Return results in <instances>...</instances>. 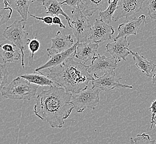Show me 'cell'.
Listing matches in <instances>:
<instances>
[{"mask_svg":"<svg viewBox=\"0 0 156 144\" xmlns=\"http://www.w3.org/2000/svg\"><path fill=\"white\" fill-rule=\"evenodd\" d=\"M155 124V125H156V123H155V124Z\"/></svg>","mask_w":156,"mask_h":144,"instance_id":"36","label":"cell"},{"mask_svg":"<svg viewBox=\"0 0 156 144\" xmlns=\"http://www.w3.org/2000/svg\"><path fill=\"white\" fill-rule=\"evenodd\" d=\"M9 74L7 70L6 64L0 65V89L3 88L8 83V77Z\"/></svg>","mask_w":156,"mask_h":144,"instance_id":"25","label":"cell"},{"mask_svg":"<svg viewBox=\"0 0 156 144\" xmlns=\"http://www.w3.org/2000/svg\"><path fill=\"white\" fill-rule=\"evenodd\" d=\"M120 0H109V5L108 9L103 12H100L99 16L101 20L107 24L111 25L112 22L113 16L117 9L119 2Z\"/></svg>","mask_w":156,"mask_h":144,"instance_id":"21","label":"cell"},{"mask_svg":"<svg viewBox=\"0 0 156 144\" xmlns=\"http://www.w3.org/2000/svg\"><path fill=\"white\" fill-rule=\"evenodd\" d=\"M30 16L33 18L40 20V21H42L43 23L49 25V26H51L53 24V17L51 16H45V17H37V16L33 15L32 14H30Z\"/></svg>","mask_w":156,"mask_h":144,"instance_id":"30","label":"cell"},{"mask_svg":"<svg viewBox=\"0 0 156 144\" xmlns=\"http://www.w3.org/2000/svg\"><path fill=\"white\" fill-rule=\"evenodd\" d=\"M1 57L2 59L4 64L7 63H12L15 60L22 59V56L19 53L18 50L15 52H6L1 49Z\"/></svg>","mask_w":156,"mask_h":144,"instance_id":"23","label":"cell"},{"mask_svg":"<svg viewBox=\"0 0 156 144\" xmlns=\"http://www.w3.org/2000/svg\"><path fill=\"white\" fill-rule=\"evenodd\" d=\"M40 46H41L40 42L38 41V39H37V37L33 39H30L28 43V49L31 53V60L30 62L31 64L33 62V57L34 54L39 50Z\"/></svg>","mask_w":156,"mask_h":144,"instance_id":"26","label":"cell"},{"mask_svg":"<svg viewBox=\"0 0 156 144\" xmlns=\"http://www.w3.org/2000/svg\"><path fill=\"white\" fill-rule=\"evenodd\" d=\"M151 77H152V84L156 83V64L155 67H154L152 71L151 72Z\"/></svg>","mask_w":156,"mask_h":144,"instance_id":"33","label":"cell"},{"mask_svg":"<svg viewBox=\"0 0 156 144\" xmlns=\"http://www.w3.org/2000/svg\"><path fill=\"white\" fill-rule=\"evenodd\" d=\"M132 54L136 66L141 70L142 73H145L147 77H151V72L152 71L156 64L152 61L148 60L146 58L137 52H134L130 51Z\"/></svg>","mask_w":156,"mask_h":144,"instance_id":"18","label":"cell"},{"mask_svg":"<svg viewBox=\"0 0 156 144\" xmlns=\"http://www.w3.org/2000/svg\"><path fill=\"white\" fill-rule=\"evenodd\" d=\"M82 11L87 17H91L97 11L103 12L108 9L109 0H83Z\"/></svg>","mask_w":156,"mask_h":144,"instance_id":"17","label":"cell"},{"mask_svg":"<svg viewBox=\"0 0 156 144\" xmlns=\"http://www.w3.org/2000/svg\"><path fill=\"white\" fill-rule=\"evenodd\" d=\"M127 37H122L115 39L114 42L108 43L106 46V52L112 56L117 63L120 62L121 59L126 61V57L131 54L129 49V43L127 41Z\"/></svg>","mask_w":156,"mask_h":144,"instance_id":"11","label":"cell"},{"mask_svg":"<svg viewBox=\"0 0 156 144\" xmlns=\"http://www.w3.org/2000/svg\"><path fill=\"white\" fill-rule=\"evenodd\" d=\"M18 48L13 44H8V43H3L1 45V49L6 52H15L17 50Z\"/></svg>","mask_w":156,"mask_h":144,"instance_id":"31","label":"cell"},{"mask_svg":"<svg viewBox=\"0 0 156 144\" xmlns=\"http://www.w3.org/2000/svg\"><path fill=\"white\" fill-rule=\"evenodd\" d=\"M78 42L75 43L72 47L66 50V51L59 53H54L51 52H48V56L49 57V60L47 63L42 66L39 67L35 69V72H38L41 71L43 69H49L51 68L58 66L63 63L68 58L70 57L71 54L74 53Z\"/></svg>","mask_w":156,"mask_h":144,"instance_id":"13","label":"cell"},{"mask_svg":"<svg viewBox=\"0 0 156 144\" xmlns=\"http://www.w3.org/2000/svg\"><path fill=\"white\" fill-rule=\"evenodd\" d=\"M38 1V0H32V1H31V2H35V1Z\"/></svg>","mask_w":156,"mask_h":144,"instance_id":"35","label":"cell"},{"mask_svg":"<svg viewBox=\"0 0 156 144\" xmlns=\"http://www.w3.org/2000/svg\"><path fill=\"white\" fill-rule=\"evenodd\" d=\"M42 2V6H43L45 9L47 14L51 16H63L66 18L69 27L72 28L73 26L71 23L72 19L66 14L62 9L63 4L58 0H41Z\"/></svg>","mask_w":156,"mask_h":144,"instance_id":"16","label":"cell"},{"mask_svg":"<svg viewBox=\"0 0 156 144\" xmlns=\"http://www.w3.org/2000/svg\"><path fill=\"white\" fill-rule=\"evenodd\" d=\"M146 16L142 15L138 18L134 17L120 24L118 27L119 33L115 37V39L125 36L128 37L131 35H137V31L141 24L146 22Z\"/></svg>","mask_w":156,"mask_h":144,"instance_id":"12","label":"cell"},{"mask_svg":"<svg viewBox=\"0 0 156 144\" xmlns=\"http://www.w3.org/2000/svg\"><path fill=\"white\" fill-rule=\"evenodd\" d=\"M26 22L23 20H16L4 30L3 36L5 38L17 47L22 53V67L24 68V50L30 39L28 38V33L24 30Z\"/></svg>","mask_w":156,"mask_h":144,"instance_id":"4","label":"cell"},{"mask_svg":"<svg viewBox=\"0 0 156 144\" xmlns=\"http://www.w3.org/2000/svg\"><path fill=\"white\" fill-rule=\"evenodd\" d=\"M53 24H57L60 28H66V27L63 24L62 21L58 16H54L53 18Z\"/></svg>","mask_w":156,"mask_h":144,"instance_id":"32","label":"cell"},{"mask_svg":"<svg viewBox=\"0 0 156 144\" xmlns=\"http://www.w3.org/2000/svg\"><path fill=\"white\" fill-rule=\"evenodd\" d=\"M30 0H9V6L21 15L22 20L27 21L30 6Z\"/></svg>","mask_w":156,"mask_h":144,"instance_id":"20","label":"cell"},{"mask_svg":"<svg viewBox=\"0 0 156 144\" xmlns=\"http://www.w3.org/2000/svg\"><path fill=\"white\" fill-rule=\"evenodd\" d=\"M88 67L69 57L60 65L49 68L48 76L55 85L64 88L67 92L79 93L95 80L88 71Z\"/></svg>","mask_w":156,"mask_h":144,"instance_id":"2","label":"cell"},{"mask_svg":"<svg viewBox=\"0 0 156 144\" xmlns=\"http://www.w3.org/2000/svg\"><path fill=\"white\" fill-rule=\"evenodd\" d=\"M74 44L71 34L65 35L58 31L55 37L51 39V47L47 51L54 53L62 52L72 47Z\"/></svg>","mask_w":156,"mask_h":144,"instance_id":"15","label":"cell"},{"mask_svg":"<svg viewBox=\"0 0 156 144\" xmlns=\"http://www.w3.org/2000/svg\"><path fill=\"white\" fill-rule=\"evenodd\" d=\"M39 85H33L24 78L18 77L1 90L6 99L30 100L35 96Z\"/></svg>","mask_w":156,"mask_h":144,"instance_id":"3","label":"cell"},{"mask_svg":"<svg viewBox=\"0 0 156 144\" xmlns=\"http://www.w3.org/2000/svg\"><path fill=\"white\" fill-rule=\"evenodd\" d=\"M122 78L116 77L115 70H110L107 72L101 77L97 78L92 81V85L99 88L102 91L108 92L115 88L132 89L133 86L121 83L120 80Z\"/></svg>","mask_w":156,"mask_h":144,"instance_id":"9","label":"cell"},{"mask_svg":"<svg viewBox=\"0 0 156 144\" xmlns=\"http://www.w3.org/2000/svg\"><path fill=\"white\" fill-rule=\"evenodd\" d=\"M88 71L94 78L101 77L107 72L117 68V62L113 58L101 56L100 53L94 57L91 64L88 66Z\"/></svg>","mask_w":156,"mask_h":144,"instance_id":"7","label":"cell"},{"mask_svg":"<svg viewBox=\"0 0 156 144\" xmlns=\"http://www.w3.org/2000/svg\"><path fill=\"white\" fill-rule=\"evenodd\" d=\"M101 89L99 88L88 87L78 93H72L71 103L77 113H82L87 108L95 109L100 102L99 94Z\"/></svg>","mask_w":156,"mask_h":144,"instance_id":"5","label":"cell"},{"mask_svg":"<svg viewBox=\"0 0 156 144\" xmlns=\"http://www.w3.org/2000/svg\"><path fill=\"white\" fill-rule=\"evenodd\" d=\"M3 1L4 4H5V7H9V0H3Z\"/></svg>","mask_w":156,"mask_h":144,"instance_id":"34","label":"cell"},{"mask_svg":"<svg viewBox=\"0 0 156 144\" xmlns=\"http://www.w3.org/2000/svg\"><path fill=\"white\" fill-rule=\"evenodd\" d=\"M73 94L57 85L43 90L37 96L34 113L52 128H62L72 113L74 106L71 103Z\"/></svg>","mask_w":156,"mask_h":144,"instance_id":"1","label":"cell"},{"mask_svg":"<svg viewBox=\"0 0 156 144\" xmlns=\"http://www.w3.org/2000/svg\"><path fill=\"white\" fill-rule=\"evenodd\" d=\"M13 10L11 7L1 8L0 9V25L6 23L11 17Z\"/></svg>","mask_w":156,"mask_h":144,"instance_id":"24","label":"cell"},{"mask_svg":"<svg viewBox=\"0 0 156 144\" xmlns=\"http://www.w3.org/2000/svg\"><path fill=\"white\" fill-rule=\"evenodd\" d=\"M62 3L63 5L72 7L74 9L80 8L81 10L84 7L83 0H64Z\"/></svg>","mask_w":156,"mask_h":144,"instance_id":"28","label":"cell"},{"mask_svg":"<svg viewBox=\"0 0 156 144\" xmlns=\"http://www.w3.org/2000/svg\"><path fill=\"white\" fill-rule=\"evenodd\" d=\"M37 73L35 72L34 73L25 74L21 75V77L24 78L32 84H34L39 86H49L51 87L55 85L54 81L42 72H38Z\"/></svg>","mask_w":156,"mask_h":144,"instance_id":"19","label":"cell"},{"mask_svg":"<svg viewBox=\"0 0 156 144\" xmlns=\"http://www.w3.org/2000/svg\"><path fill=\"white\" fill-rule=\"evenodd\" d=\"M99 47V43L89 42L78 43L73 57L79 59L87 63L89 60H93L95 57Z\"/></svg>","mask_w":156,"mask_h":144,"instance_id":"14","label":"cell"},{"mask_svg":"<svg viewBox=\"0 0 156 144\" xmlns=\"http://www.w3.org/2000/svg\"><path fill=\"white\" fill-rule=\"evenodd\" d=\"M147 7L148 16L152 19L156 20V0H148Z\"/></svg>","mask_w":156,"mask_h":144,"instance_id":"27","label":"cell"},{"mask_svg":"<svg viewBox=\"0 0 156 144\" xmlns=\"http://www.w3.org/2000/svg\"><path fill=\"white\" fill-rule=\"evenodd\" d=\"M73 32L78 43L90 42L89 36L92 30L89 20L80 8L74 9L72 11Z\"/></svg>","mask_w":156,"mask_h":144,"instance_id":"6","label":"cell"},{"mask_svg":"<svg viewBox=\"0 0 156 144\" xmlns=\"http://www.w3.org/2000/svg\"><path fill=\"white\" fill-rule=\"evenodd\" d=\"M130 144H156V140H152L150 136L146 133L137 134L135 138L129 139Z\"/></svg>","mask_w":156,"mask_h":144,"instance_id":"22","label":"cell"},{"mask_svg":"<svg viewBox=\"0 0 156 144\" xmlns=\"http://www.w3.org/2000/svg\"><path fill=\"white\" fill-rule=\"evenodd\" d=\"M114 33V28L111 25L97 18L92 27L89 39L92 43H100L112 39Z\"/></svg>","mask_w":156,"mask_h":144,"instance_id":"8","label":"cell"},{"mask_svg":"<svg viewBox=\"0 0 156 144\" xmlns=\"http://www.w3.org/2000/svg\"><path fill=\"white\" fill-rule=\"evenodd\" d=\"M149 110H150L152 114V118H151V129L153 128V125L156 123V100L153 101L152 103L150 108H149Z\"/></svg>","mask_w":156,"mask_h":144,"instance_id":"29","label":"cell"},{"mask_svg":"<svg viewBox=\"0 0 156 144\" xmlns=\"http://www.w3.org/2000/svg\"><path fill=\"white\" fill-rule=\"evenodd\" d=\"M145 0H120L112 20L116 22L120 18H128L135 15L142 9Z\"/></svg>","mask_w":156,"mask_h":144,"instance_id":"10","label":"cell"}]
</instances>
